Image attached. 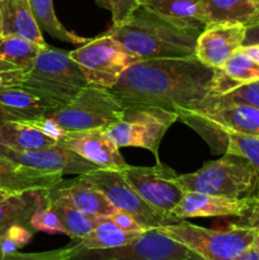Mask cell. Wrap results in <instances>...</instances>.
<instances>
[{
  "label": "cell",
  "instance_id": "obj_29",
  "mask_svg": "<svg viewBox=\"0 0 259 260\" xmlns=\"http://www.w3.org/2000/svg\"><path fill=\"white\" fill-rule=\"evenodd\" d=\"M234 89L244 84L259 81V63L246 55L243 50H238L220 69Z\"/></svg>",
  "mask_w": 259,
  "mask_h": 260
},
{
  "label": "cell",
  "instance_id": "obj_26",
  "mask_svg": "<svg viewBox=\"0 0 259 260\" xmlns=\"http://www.w3.org/2000/svg\"><path fill=\"white\" fill-rule=\"evenodd\" d=\"M48 207L58 216L66 235L74 240L88 235L98 222L99 217L88 216L79 211L66 196L58 192L55 187L48 189Z\"/></svg>",
  "mask_w": 259,
  "mask_h": 260
},
{
  "label": "cell",
  "instance_id": "obj_3",
  "mask_svg": "<svg viewBox=\"0 0 259 260\" xmlns=\"http://www.w3.org/2000/svg\"><path fill=\"white\" fill-rule=\"evenodd\" d=\"M195 255L187 246L169 238L159 229L142 233L126 245L108 249H85L74 245L41 253H13L4 260H187Z\"/></svg>",
  "mask_w": 259,
  "mask_h": 260
},
{
  "label": "cell",
  "instance_id": "obj_20",
  "mask_svg": "<svg viewBox=\"0 0 259 260\" xmlns=\"http://www.w3.org/2000/svg\"><path fill=\"white\" fill-rule=\"evenodd\" d=\"M198 13L207 24L249 25L259 19V0H200Z\"/></svg>",
  "mask_w": 259,
  "mask_h": 260
},
{
  "label": "cell",
  "instance_id": "obj_28",
  "mask_svg": "<svg viewBox=\"0 0 259 260\" xmlns=\"http://www.w3.org/2000/svg\"><path fill=\"white\" fill-rule=\"evenodd\" d=\"M28 2H29L33 17L41 30H45L56 40L63 41L71 45L81 46L89 41V38L75 35L61 24L58 18L56 17L52 0H28Z\"/></svg>",
  "mask_w": 259,
  "mask_h": 260
},
{
  "label": "cell",
  "instance_id": "obj_22",
  "mask_svg": "<svg viewBox=\"0 0 259 260\" xmlns=\"http://www.w3.org/2000/svg\"><path fill=\"white\" fill-rule=\"evenodd\" d=\"M4 36H19L42 47H47L28 0H0Z\"/></svg>",
  "mask_w": 259,
  "mask_h": 260
},
{
  "label": "cell",
  "instance_id": "obj_11",
  "mask_svg": "<svg viewBox=\"0 0 259 260\" xmlns=\"http://www.w3.org/2000/svg\"><path fill=\"white\" fill-rule=\"evenodd\" d=\"M122 173L147 205L167 217L180 221L173 217V211L179 205L185 190L178 184V174L172 168L159 161L154 167L128 165Z\"/></svg>",
  "mask_w": 259,
  "mask_h": 260
},
{
  "label": "cell",
  "instance_id": "obj_9",
  "mask_svg": "<svg viewBox=\"0 0 259 260\" xmlns=\"http://www.w3.org/2000/svg\"><path fill=\"white\" fill-rule=\"evenodd\" d=\"M179 121L174 112L155 107H127L121 121L106 128L118 147H141L154 154L159 162V146L173 123Z\"/></svg>",
  "mask_w": 259,
  "mask_h": 260
},
{
  "label": "cell",
  "instance_id": "obj_30",
  "mask_svg": "<svg viewBox=\"0 0 259 260\" xmlns=\"http://www.w3.org/2000/svg\"><path fill=\"white\" fill-rule=\"evenodd\" d=\"M33 233H35V230L29 226L20 225V223L10 226L0 236V250L3 251L4 255L17 253L19 249H22L23 246H25L32 240Z\"/></svg>",
  "mask_w": 259,
  "mask_h": 260
},
{
  "label": "cell",
  "instance_id": "obj_27",
  "mask_svg": "<svg viewBox=\"0 0 259 260\" xmlns=\"http://www.w3.org/2000/svg\"><path fill=\"white\" fill-rule=\"evenodd\" d=\"M141 234L126 233L114 225L108 216L99 217L95 228L86 236L76 240V243L85 249H108L126 245L136 240Z\"/></svg>",
  "mask_w": 259,
  "mask_h": 260
},
{
  "label": "cell",
  "instance_id": "obj_14",
  "mask_svg": "<svg viewBox=\"0 0 259 260\" xmlns=\"http://www.w3.org/2000/svg\"><path fill=\"white\" fill-rule=\"evenodd\" d=\"M245 32L246 27L243 24H207L198 36L195 56L208 68L221 69L243 47Z\"/></svg>",
  "mask_w": 259,
  "mask_h": 260
},
{
  "label": "cell",
  "instance_id": "obj_45",
  "mask_svg": "<svg viewBox=\"0 0 259 260\" xmlns=\"http://www.w3.org/2000/svg\"><path fill=\"white\" fill-rule=\"evenodd\" d=\"M3 147H4V145H3L2 142H0V151H2V150H3Z\"/></svg>",
  "mask_w": 259,
  "mask_h": 260
},
{
  "label": "cell",
  "instance_id": "obj_21",
  "mask_svg": "<svg viewBox=\"0 0 259 260\" xmlns=\"http://www.w3.org/2000/svg\"><path fill=\"white\" fill-rule=\"evenodd\" d=\"M56 189L70 200V202L83 213L93 217L109 216L116 211L106 196L84 175L70 182H61L55 185Z\"/></svg>",
  "mask_w": 259,
  "mask_h": 260
},
{
  "label": "cell",
  "instance_id": "obj_23",
  "mask_svg": "<svg viewBox=\"0 0 259 260\" xmlns=\"http://www.w3.org/2000/svg\"><path fill=\"white\" fill-rule=\"evenodd\" d=\"M200 0H139L140 7L160 19L182 29H200L206 27L198 13Z\"/></svg>",
  "mask_w": 259,
  "mask_h": 260
},
{
  "label": "cell",
  "instance_id": "obj_33",
  "mask_svg": "<svg viewBox=\"0 0 259 260\" xmlns=\"http://www.w3.org/2000/svg\"><path fill=\"white\" fill-rule=\"evenodd\" d=\"M220 101L229 102V103H241L248 106L255 107L259 109V81L244 84L238 86L230 93L217 96Z\"/></svg>",
  "mask_w": 259,
  "mask_h": 260
},
{
  "label": "cell",
  "instance_id": "obj_13",
  "mask_svg": "<svg viewBox=\"0 0 259 260\" xmlns=\"http://www.w3.org/2000/svg\"><path fill=\"white\" fill-rule=\"evenodd\" d=\"M58 144L73 150L101 169L122 170L128 167L106 128L68 131L58 140Z\"/></svg>",
  "mask_w": 259,
  "mask_h": 260
},
{
  "label": "cell",
  "instance_id": "obj_42",
  "mask_svg": "<svg viewBox=\"0 0 259 260\" xmlns=\"http://www.w3.org/2000/svg\"><path fill=\"white\" fill-rule=\"evenodd\" d=\"M187 260H203V259L201 258V256H198L197 254H195V255H193L192 258H190V259H187Z\"/></svg>",
  "mask_w": 259,
  "mask_h": 260
},
{
  "label": "cell",
  "instance_id": "obj_15",
  "mask_svg": "<svg viewBox=\"0 0 259 260\" xmlns=\"http://www.w3.org/2000/svg\"><path fill=\"white\" fill-rule=\"evenodd\" d=\"M50 101L24 85L0 88V124L4 122H33L60 109Z\"/></svg>",
  "mask_w": 259,
  "mask_h": 260
},
{
  "label": "cell",
  "instance_id": "obj_16",
  "mask_svg": "<svg viewBox=\"0 0 259 260\" xmlns=\"http://www.w3.org/2000/svg\"><path fill=\"white\" fill-rule=\"evenodd\" d=\"M184 113L230 131L259 136V109L248 104L229 103L217 96H210L197 111Z\"/></svg>",
  "mask_w": 259,
  "mask_h": 260
},
{
  "label": "cell",
  "instance_id": "obj_36",
  "mask_svg": "<svg viewBox=\"0 0 259 260\" xmlns=\"http://www.w3.org/2000/svg\"><path fill=\"white\" fill-rule=\"evenodd\" d=\"M259 43V19L255 20L251 24L246 25L245 38H244L243 47L244 46L250 45H258Z\"/></svg>",
  "mask_w": 259,
  "mask_h": 260
},
{
  "label": "cell",
  "instance_id": "obj_39",
  "mask_svg": "<svg viewBox=\"0 0 259 260\" xmlns=\"http://www.w3.org/2000/svg\"><path fill=\"white\" fill-rule=\"evenodd\" d=\"M12 196H13V193L7 192V190L0 189V202H3V201H5V200H7V198L12 197Z\"/></svg>",
  "mask_w": 259,
  "mask_h": 260
},
{
  "label": "cell",
  "instance_id": "obj_6",
  "mask_svg": "<svg viewBox=\"0 0 259 260\" xmlns=\"http://www.w3.org/2000/svg\"><path fill=\"white\" fill-rule=\"evenodd\" d=\"M20 85L63 107L88 86V81L69 51L48 46L40 51L32 71Z\"/></svg>",
  "mask_w": 259,
  "mask_h": 260
},
{
  "label": "cell",
  "instance_id": "obj_41",
  "mask_svg": "<svg viewBox=\"0 0 259 260\" xmlns=\"http://www.w3.org/2000/svg\"><path fill=\"white\" fill-rule=\"evenodd\" d=\"M4 36V32H3V19H2V14H0V38Z\"/></svg>",
  "mask_w": 259,
  "mask_h": 260
},
{
  "label": "cell",
  "instance_id": "obj_37",
  "mask_svg": "<svg viewBox=\"0 0 259 260\" xmlns=\"http://www.w3.org/2000/svg\"><path fill=\"white\" fill-rule=\"evenodd\" d=\"M236 260H259V251L254 246H250Z\"/></svg>",
  "mask_w": 259,
  "mask_h": 260
},
{
  "label": "cell",
  "instance_id": "obj_25",
  "mask_svg": "<svg viewBox=\"0 0 259 260\" xmlns=\"http://www.w3.org/2000/svg\"><path fill=\"white\" fill-rule=\"evenodd\" d=\"M0 142L15 151H32L53 146L58 141L33 122H4L0 124Z\"/></svg>",
  "mask_w": 259,
  "mask_h": 260
},
{
  "label": "cell",
  "instance_id": "obj_1",
  "mask_svg": "<svg viewBox=\"0 0 259 260\" xmlns=\"http://www.w3.org/2000/svg\"><path fill=\"white\" fill-rule=\"evenodd\" d=\"M215 69L195 55L137 61L109 89L127 107H155L174 113L197 111L213 95Z\"/></svg>",
  "mask_w": 259,
  "mask_h": 260
},
{
  "label": "cell",
  "instance_id": "obj_34",
  "mask_svg": "<svg viewBox=\"0 0 259 260\" xmlns=\"http://www.w3.org/2000/svg\"><path fill=\"white\" fill-rule=\"evenodd\" d=\"M108 218L114 225L118 226L121 230L126 231V233L142 234L145 231H147V229H145L141 223L137 222V220L134 216H131L130 213L122 212V211L116 210L112 215L108 216Z\"/></svg>",
  "mask_w": 259,
  "mask_h": 260
},
{
  "label": "cell",
  "instance_id": "obj_24",
  "mask_svg": "<svg viewBox=\"0 0 259 260\" xmlns=\"http://www.w3.org/2000/svg\"><path fill=\"white\" fill-rule=\"evenodd\" d=\"M48 205V189H33L13 194L0 202V236L15 223L29 226L37 208Z\"/></svg>",
  "mask_w": 259,
  "mask_h": 260
},
{
  "label": "cell",
  "instance_id": "obj_31",
  "mask_svg": "<svg viewBox=\"0 0 259 260\" xmlns=\"http://www.w3.org/2000/svg\"><path fill=\"white\" fill-rule=\"evenodd\" d=\"M29 223L30 228L35 231L52 234V235H56V234L66 235L65 229H63L58 216L48 206H42V207L37 208L30 216Z\"/></svg>",
  "mask_w": 259,
  "mask_h": 260
},
{
  "label": "cell",
  "instance_id": "obj_5",
  "mask_svg": "<svg viewBox=\"0 0 259 260\" xmlns=\"http://www.w3.org/2000/svg\"><path fill=\"white\" fill-rule=\"evenodd\" d=\"M161 233L187 246L203 260H236L253 246L256 230L231 223L222 230L201 228L188 221L159 228Z\"/></svg>",
  "mask_w": 259,
  "mask_h": 260
},
{
  "label": "cell",
  "instance_id": "obj_19",
  "mask_svg": "<svg viewBox=\"0 0 259 260\" xmlns=\"http://www.w3.org/2000/svg\"><path fill=\"white\" fill-rule=\"evenodd\" d=\"M61 182V174L33 169L0 156V189L18 194L33 189H51Z\"/></svg>",
  "mask_w": 259,
  "mask_h": 260
},
{
  "label": "cell",
  "instance_id": "obj_44",
  "mask_svg": "<svg viewBox=\"0 0 259 260\" xmlns=\"http://www.w3.org/2000/svg\"><path fill=\"white\" fill-rule=\"evenodd\" d=\"M0 260H4V254H3L2 250H0Z\"/></svg>",
  "mask_w": 259,
  "mask_h": 260
},
{
  "label": "cell",
  "instance_id": "obj_17",
  "mask_svg": "<svg viewBox=\"0 0 259 260\" xmlns=\"http://www.w3.org/2000/svg\"><path fill=\"white\" fill-rule=\"evenodd\" d=\"M42 48L45 47L19 36H3L0 38V79L3 86L20 85L32 71Z\"/></svg>",
  "mask_w": 259,
  "mask_h": 260
},
{
  "label": "cell",
  "instance_id": "obj_40",
  "mask_svg": "<svg viewBox=\"0 0 259 260\" xmlns=\"http://www.w3.org/2000/svg\"><path fill=\"white\" fill-rule=\"evenodd\" d=\"M253 246L259 251V231H256V236H255V240H254Z\"/></svg>",
  "mask_w": 259,
  "mask_h": 260
},
{
  "label": "cell",
  "instance_id": "obj_46",
  "mask_svg": "<svg viewBox=\"0 0 259 260\" xmlns=\"http://www.w3.org/2000/svg\"><path fill=\"white\" fill-rule=\"evenodd\" d=\"M3 86V83H2V79H0V88H2Z\"/></svg>",
  "mask_w": 259,
  "mask_h": 260
},
{
  "label": "cell",
  "instance_id": "obj_12",
  "mask_svg": "<svg viewBox=\"0 0 259 260\" xmlns=\"http://www.w3.org/2000/svg\"><path fill=\"white\" fill-rule=\"evenodd\" d=\"M0 156L33 169L61 175H84L93 170L101 169L61 144L32 151H15L4 146L0 151Z\"/></svg>",
  "mask_w": 259,
  "mask_h": 260
},
{
  "label": "cell",
  "instance_id": "obj_35",
  "mask_svg": "<svg viewBox=\"0 0 259 260\" xmlns=\"http://www.w3.org/2000/svg\"><path fill=\"white\" fill-rule=\"evenodd\" d=\"M234 223L238 226L250 228L259 231V198L253 197L250 207H249L243 215L239 216L238 221Z\"/></svg>",
  "mask_w": 259,
  "mask_h": 260
},
{
  "label": "cell",
  "instance_id": "obj_43",
  "mask_svg": "<svg viewBox=\"0 0 259 260\" xmlns=\"http://www.w3.org/2000/svg\"><path fill=\"white\" fill-rule=\"evenodd\" d=\"M253 197H255V198H259V182H258V187H256V190H255V193H254V196Z\"/></svg>",
  "mask_w": 259,
  "mask_h": 260
},
{
  "label": "cell",
  "instance_id": "obj_32",
  "mask_svg": "<svg viewBox=\"0 0 259 260\" xmlns=\"http://www.w3.org/2000/svg\"><path fill=\"white\" fill-rule=\"evenodd\" d=\"M99 7L108 9L112 14V25H117L128 19L135 10L140 8L139 0H94Z\"/></svg>",
  "mask_w": 259,
  "mask_h": 260
},
{
  "label": "cell",
  "instance_id": "obj_18",
  "mask_svg": "<svg viewBox=\"0 0 259 260\" xmlns=\"http://www.w3.org/2000/svg\"><path fill=\"white\" fill-rule=\"evenodd\" d=\"M251 201L253 197L233 200V198L185 190L182 201L173 211V217L178 220L193 217H226V216L239 217L250 207Z\"/></svg>",
  "mask_w": 259,
  "mask_h": 260
},
{
  "label": "cell",
  "instance_id": "obj_8",
  "mask_svg": "<svg viewBox=\"0 0 259 260\" xmlns=\"http://www.w3.org/2000/svg\"><path fill=\"white\" fill-rule=\"evenodd\" d=\"M124 108L108 89L88 85L70 103L48 114L63 131L108 128L121 121Z\"/></svg>",
  "mask_w": 259,
  "mask_h": 260
},
{
  "label": "cell",
  "instance_id": "obj_38",
  "mask_svg": "<svg viewBox=\"0 0 259 260\" xmlns=\"http://www.w3.org/2000/svg\"><path fill=\"white\" fill-rule=\"evenodd\" d=\"M241 50L246 53V55L250 56L253 60H255L259 63V43L258 45H250V46H244L241 47Z\"/></svg>",
  "mask_w": 259,
  "mask_h": 260
},
{
  "label": "cell",
  "instance_id": "obj_10",
  "mask_svg": "<svg viewBox=\"0 0 259 260\" xmlns=\"http://www.w3.org/2000/svg\"><path fill=\"white\" fill-rule=\"evenodd\" d=\"M84 177L90 180L106 196L107 200L117 211H122L134 216L137 222L141 223L147 230L179 222L174 218L161 215L151 206L147 205L141 196L127 182L122 170L96 169L86 173Z\"/></svg>",
  "mask_w": 259,
  "mask_h": 260
},
{
  "label": "cell",
  "instance_id": "obj_2",
  "mask_svg": "<svg viewBox=\"0 0 259 260\" xmlns=\"http://www.w3.org/2000/svg\"><path fill=\"white\" fill-rule=\"evenodd\" d=\"M106 33L142 61L193 56L201 30L175 27L140 7Z\"/></svg>",
  "mask_w": 259,
  "mask_h": 260
},
{
  "label": "cell",
  "instance_id": "obj_4",
  "mask_svg": "<svg viewBox=\"0 0 259 260\" xmlns=\"http://www.w3.org/2000/svg\"><path fill=\"white\" fill-rule=\"evenodd\" d=\"M258 180L250 162L234 155H223L221 159L206 162L197 172L177 177L178 184L184 190L233 200L253 197Z\"/></svg>",
  "mask_w": 259,
  "mask_h": 260
},
{
  "label": "cell",
  "instance_id": "obj_7",
  "mask_svg": "<svg viewBox=\"0 0 259 260\" xmlns=\"http://www.w3.org/2000/svg\"><path fill=\"white\" fill-rule=\"evenodd\" d=\"M69 52L83 71L88 85L108 90L130 66L140 61L107 33Z\"/></svg>",
  "mask_w": 259,
  "mask_h": 260
}]
</instances>
